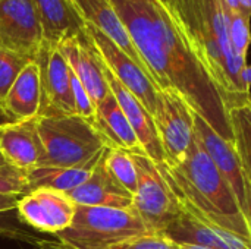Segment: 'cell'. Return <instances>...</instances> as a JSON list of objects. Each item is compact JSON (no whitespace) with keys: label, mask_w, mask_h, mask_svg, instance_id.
<instances>
[{"label":"cell","mask_w":251,"mask_h":249,"mask_svg":"<svg viewBox=\"0 0 251 249\" xmlns=\"http://www.w3.org/2000/svg\"><path fill=\"white\" fill-rule=\"evenodd\" d=\"M94 125L110 148H121L137 154L144 153L132 126L112 92L96 106Z\"/></svg>","instance_id":"21"},{"label":"cell","mask_w":251,"mask_h":249,"mask_svg":"<svg viewBox=\"0 0 251 249\" xmlns=\"http://www.w3.org/2000/svg\"><path fill=\"white\" fill-rule=\"evenodd\" d=\"M100 157L76 167H34L26 172L29 191L35 188H49L69 194L88 179Z\"/></svg>","instance_id":"22"},{"label":"cell","mask_w":251,"mask_h":249,"mask_svg":"<svg viewBox=\"0 0 251 249\" xmlns=\"http://www.w3.org/2000/svg\"><path fill=\"white\" fill-rule=\"evenodd\" d=\"M106 150L94 166V169L91 170L88 179L68 195L76 205L131 208L134 195L128 192L106 167Z\"/></svg>","instance_id":"17"},{"label":"cell","mask_w":251,"mask_h":249,"mask_svg":"<svg viewBox=\"0 0 251 249\" xmlns=\"http://www.w3.org/2000/svg\"><path fill=\"white\" fill-rule=\"evenodd\" d=\"M106 167L112 173V176L132 195L137 191L138 175L135 161L132 158V153L121 148H107L104 156Z\"/></svg>","instance_id":"24"},{"label":"cell","mask_w":251,"mask_h":249,"mask_svg":"<svg viewBox=\"0 0 251 249\" xmlns=\"http://www.w3.org/2000/svg\"><path fill=\"white\" fill-rule=\"evenodd\" d=\"M103 72H104V78L107 81L109 90H110L112 95L116 98V101H118L119 107L122 109L124 114L126 116L129 125L132 126L143 151L154 163L165 164V153H163V148L160 144V138H159L153 116L138 101V98L116 79V76L109 70V68L104 65V62H103Z\"/></svg>","instance_id":"13"},{"label":"cell","mask_w":251,"mask_h":249,"mask_svg":"<svg viewBox=\"0 0 251 249\" xmlns=\"http://www.w3.org/2000/svg\"><path fill=\"white\" fill-rule=\"evenodd\" d=\"M34 59L16 53L13 50L0 47V103L7 94L9 88L22 72V69Z\"/></svg>","instance_id":"26"},{"label":"cell","mask_w":251,"mask_h":249,"mask_svg":"<svg viewBox=\"0 0 251 249\" xmlns=\"http://www.w3.org/2000/svg\"><path fill=\"white\" fill-rule=\"evenodd\" d=\"M240 79H241V84H243L244 90H246L249 94H251V66H249V65L244 66V69H243L241 73H240Z\"/></svg>","instance_id":"33"},{"label":"cell","mask_w":251,"mask_h":249,"mask_svg":"<svg viewBox=\"0 0 251 249\" xmlns=\"http://www.w3.org/2000/svg\"><path fill=\"white\" fill-rule=\"evenodd\" d=\"M41 106V78L40 68L31 60L18 75L7 94L0 103L1 116L6 122L26 120L38 116Z\"/></svg>","instance_id":"18"},{"label":"cell","mask_w":251,"mask_h":249,"mask_svg":"<svg viewBox=\"0 0 251 249\" xmlns=\"http://www.w3.org/2000/svg\"><path fill=\"white\" fill-rule=\"evenodd\" d=\"M18 201H19L18 197H9V195L0 194V216L9 213L12 210H16Z\"/></svg>","instance_id":"32"},{"label":"cell","mask_w":251,"mask_h":249,"mask_svg":"<svg viewBox=\"0 0 251 249\" xmlns=\"http://www.w3.org/2000/svg\"><path fill=\"white\" fill-rule=\"evenodd\" d=\"M250 15L238 10L229 12V41L235 56L247 63V53L251 43Z\"/></svg>","instance_id":"25"},{"label":"cell","mask_w":251,"mask_h":249,"mask_svg":"<svg viewBox=\"0 0 251 249\" xmlns=\"http://www.w3.org/2000/svg\"><path fill=\"white\" fill-rule=\"evenodd\" d=\"M232 142L241 163L243 173L251 183V100L228 112Z\"/></svg>","instance_id":"23"},{"label":"cell","mask_w":251,"mask_h":249,"mask_svg":"<svg viewBox=\"0 0 251 249\" xmlns=\"http://www.w3.org/2000/svg\"><path fill=\"white\" fill-rule=\"evenodd\" d=\"M43 41L32 0H0V47L34 59Z\"/></svg>","instance_id":"11"},{"label":"cell","mask_w":251,"mask_h":249,"mask_svg":"<svg viewBox=\"0 0 251 249\" xmlns=\"http://www.w3.org/2000/svg\"><path fill=\"white\" fill-rule=\"evenodd\" d=\"M243 214L246 217L247 227H249L251 236V183L247 179H246V200H244V205H243Z\"/></svg>","instance_id":"31"},{"label":"cell","mask_w":251,"mask_h":249,"mask_svg":"<svg viewBox=\"0 0 251 249\" xmlns=\"http://www.w3.org/2000/svg\"><path fill=\"white\" fill-rule=\"evenodd\" d=\"M181 249H212V248H204V247H196V245H181Z\"/></svg>","instance_id":"36"},{"label":"cell","mask_w":251,"mask_h":249,"mask_svg":"<svg viewBox=\"0 0 251 249\" xmlns=\"http://www.w3.org/2000/svg\"><path fill=\"white\" fill-rule=\"evenodd\" d=\"M46 43L59 44L79 35L87 23L72 0H32Z\"/></svg>","instance_id":"20"},{"label":"cell","mask_w":251,"mask_h":249,"mask_svg":"<svg viewBox=\"0 0 251 249\" xmlns=\"http://www.w3.org/2000/svg\"><path fill=\"white\" fill-rule=\"evenodd\" d=\"M47 245H49V244L46 242V244H44V247H46V248H41V249H49V248H47Z\"/></svg>","instance_id":"38"},{"label":"cell","mask_w":251,"mask_h":249,"mask_svg":"<svg viewBox=\"0 0 251 249\" xmlns=\"http://www.w3.org/2000/svg\"><path fill=\"white\" fill-rule=\"evenodd\" d=\"M3 122H6V119L3 116H0V123H3Z\"/></svg>","instance_id":"37"},{"label":"cell","mask_w":251,"mask_h":249,"mask_svg":"<svg viewBox=\"0 0 251 249\" xmlns=\"http://www.w3.org/2000/svg\"><path fill=\"white\" fill-rule=\"evenodd\" d=\"M162 233L178 245L212 249H251V239L203 222L184 210Z\"/></svg>","instance_id":"14"},{"label":"cell","mask_w":251,"mask_h":249,"mask_svg":"<svg viewBox=\"0 0 251 249\" xmlns=\"http://www.w3.org/2000/svg\"><path fill=\"white\" fill-rule=\"evenodd\" d=\"M107 249H181V245L175 244L163 233L147 232L128 238Z\"/></svg>","instance_id":"28"},{"label":"cell","mask_w":251,"mask_h":249,"mask_svg":"<svg viewBox=\"0 0 251 249\" xmlns=\"http://www.w3.org/2000/svg\"><path fill=\"white\" fill-rule=\"evenodd\" d=\"M34 60L40 68L41 78L38 116L76 114L71 85V68L59 45L43 41Z\"/></svg>","instance_id":"8"},{"label":"cell","mask_w":251,"mask_h":249,"mask_svg":"<svg viewBox=\"0 0 251 249\" xmlns=\"http://www.w3.org/2000/svg\"><path fill=\"white\" fill-rule=\"evenodd\" d=\"M194 135L213 161V164L218 167V170L232 188L243 210L246 200V178L234 142L219 136L212 129V126L197 113H194Z\"/></svg>","instance_id":"16"},{"label":"cell","mask_w":251,"mask_h":249,"mask_svg":"<svg viewBox=\"0 0 251 249\" xmlns=\"http://www.w3.org/2000/svg\"><path fill=\"white\" fill-rule=\"evenodd\" d=\"M229 12H238L240 10V3L238 0H224Z\"/></svg>","instance_id":"35"},{"label":"cell","mask_w":251,"mask_h":249,"mask_svg":"<svg viewBox=\"0 0 251 249\" xmlns=\"http://www.w3.org/2000/svg\"><path fill=\"white\" fill-rule=\"evenodd\" d=\"M184 211L197 219L251 239L240 203L194 135L185 160L176 167L160 164Z\"/></svg>","instance_id":"3"},{"label":"cell","mask_w":251,"mask_h":249,"mask_svg":"<svg viewBox=\"0 0 251 249\" xmlns=\"http://www.w3.org/2000/svg\"><path fill=\"white\" fill-rule=\"evenodd\" d=\"M29 192L26 170L18 169L0 158V194L9 197H24Z\"/></svg>","instance_id":"27"},{"label":"cell","mask_w":251,"mask_h":249,"mask_svg":"<svg viewBox=\"0 0 251 249\" xmlns=\"http://www.w3.org/2000/svg\"><path fill=\"white\" fill-rule=\"evenodd\" d=\"M238 3H240V10L251 16V0H238Z\"/></svg>","instance_id":"34"},{"label":"cell","mask_w":251,"mask_h":249,"mask_svg":"<svg viewBox=\"0 0 251 249\" xmlns=\"http://www.w3.org/2000/svg\"><path fill=\"white\" fill-rule=\"evenodd\" d=\"M0 238H7V239H15V241H22V242H28V244H32V245H43L44 241H40L37 239L32 233L26 232V230H22L13 225H9L6 222H3L0 219Z\"/></svg>","instance_id":"30"},{"label":"cell","mask_w":251,"mask_h":249,"mask_svg":"<svg viewBox=\"0 0 251 249\" xmlns=\"http://www.w3.org/2000/svg\"><path fill=\"white\" fill-rule=\"evenodd\" d=\"M150 78L174 90L212 129L232 141L228 112L215 84L194 56L166 0H110Z\"/></svg>","instance_id":"1"},{"label":"cell","mask_w":251,"mask_h":249,"mask_svg":"<svg viewBox=\"0 0 251 249\" xmlns=\"http://www.w3.org/2000/svg\"><path fill=\"white\" fill-rule=\"evenodd\" d=\"M43 148L38 167H76L99 158L110 148L93 122L76 114L37 116Z\"/></svg>","instance_id":"4"},{"label":"cell","mask_w":251,"mask_h":249,"mask_svg":"<svg viewBox=\"0 0 251 249\" xmlns=\"http://www.w3.org/2000/svg\"><path fill=\"white\" fill-rule=\"evenodd\" d=\"M71 85H72V94H74V104H75L76 116H81L85 120L94 123V119H96V104L91 100V97L87 92V90L84 88V85L74 75L72 70H71Z\"/></svg>","instance_id":"29"},{"label":"cell","mask_w":251,"mask_h":249,"mask_svg":"<svg viewBox=\"0 0 251 249\" xmlns=\"http://www.w3.org/2000/svg\"><path fill=\"white\" fill-rule=\"evenodd\" d=\"M194 56L203 66L226 112L251 100L240 79L247 63L241 62L229 41V10L224 0H166Z\"/></svg>","instance_id":"2"},{"label":"cell","mask_w":251,"mask_h":249,"mask_svg":"<svg viewBox=\"0 0 251 249\" xmlns=\"http://www.w3.org/2000/svg\"><path fill=\"white\" fill-rule=\"evenodd\" d=\"M153 119L165 153V166H179L194 139V110L174 90H159Z\"/></svg>","instance_id":"7"},{"label":"cell","mask_w":251,"mask_h":249,"mask_svg":"<svg viewBox=\"0 0 251 249\" xmlns=\"http://www.w3.org/2000/svg\"><path fill=\"white\" fill-rule=\"evenodd\" d=\"M87 32L109 70L128 91H131L138 98V101L153 116L159 91L153 79L103 32L91 25H87Z\"/></svg>","instance_id":"10"},{"label":"cell","mask_w":251,"mask_h":249,"mask_svg":"<svg viewBox=\"0 0 251 249\" xmlns=\"http://www.w3.org/2000/svg\"><path fill=\"white\" fill-rule=\"evenodd\" d=\"M147 232L149 229L132 207L76 205L71 226L54 236L65 249H107Z\"/></svg>","instance_id":"5"},{"label":"cell","mask_w":251,"mask_h":249,"mask_svg":"<svg viewBox=\"0 0 251 249\" xmlns=\"http://www.w3.org/2000/svg\"><path fill=\"white\" fill-rule=\"evenodd\" d=\"M75 208L76 204L68 194L49 188L29 191L19 198L16 205L18 219L22 223L51 235H57L71 226Z\"/></svg>","instance_id":"9"},{"label":"cell","mask_w":251,"mask_h":249,"mask_svg":"<svg viewBox=\"0 0 251 249\" xmlns=\"http://www.w3.org/2000/svg\"><path fill=\"white\" fill-rule=\"evenodd\" d=\"M138 183L132 200V208L138 213L149 232L162 233L181 213L182 207L172 191L162 166L144 153H132Z\"/></svg>","instance_id":"6"},{"label":"cell","mask_w":251,"mask_h":249,"mask_svg":"<svg viewBox=\"0 0 251 249\" xmlns=\"http://www.w3.org/2000/svg\"><path fill=\"white\" fill-rule=\"evenodd\" d=\"M71 70L84 85L91 100L97 106L110 94L107 81L103 72V60L85 29L72 38L57 44Z\"/></svg>","instance_id":"12"},{"label":"cell","mask_w":251,"mask_h":249,"mask_svg":"<svg viewBox=\"0 0 251 249\" xmlns=\"http://www.w3.org/2000/svg\"><path fill=\"white\" fill-rule=\"evenodd\" d=\"M0 158L26 172L41 164L43 148L37 117L0 123Z\"/></svg>","instance_id":"15"},{"label":"cell","mask_w":251,"mask_h":249,"mask_svg":"<svg viewBox=\"0 0 251 249\" xmlns=\"http://www.w3.org/2000/svg\"><path fill=\"white\" fill-rule=\"evenodd\" d=\"M0 116H1V112H0Z\"/></svg>","instance_id":"39"},{"label":"cell","mask_w":251,"mask_h":249,"mask_svg":"<svg viewBox=\"0 0 251 249\" xmlns=\"http://www.w3.org/2000/svg\"><path fill=\"white\" fill-rule=\"evenodd\" d=\"M87 25L94 26L129 56L147 75V69L110 0H72ZM150 76V75H149Z\"/></svg>","instance_id":"19"}]
</instances>
